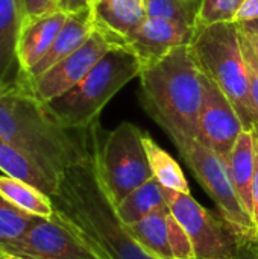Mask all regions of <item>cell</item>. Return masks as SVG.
<instances>
[{"instance_id":"cell-17","label":"cell","mask_w":258,"mask_h":259,"mask_svg":"<svg viewBox=\"0 0 258 259\" xmlns=\"http://www.w3.org/2000/svg\"><path fill=\"white\" fill-rule=\"evenodd\" d=\"M225 162L239 200L252 219V181L255 171L254 131H243L240 134L233 150L225 158Z\"/></svg>"},{"instance_id":"cell-1","label":"cell","mask_w":258,"mask_h":259,"mask_svg":"<svg viewBox=\"0 0 258 259\" xmlns=\"http://www.w3.org/2000/svg\"><path fill=\"white\" fill-rule=\"evenodd\" d=\"M49 197L53 215L99 259H152L120 220L116 203L97 175L93 152L64 173Z\"/></svg>"},{"instance_id":"cell-14","label":"cell","mask_w":258,"mask_h":259,"mask_svg":"<svg viewBox=\"0 0 258 259\" xmlns=\"http://www.w3.org/2000/svg\"><path fill=\"white\" fill-rule=\"evenodd\" d=\"M91 12L94 27L117 44H125L148 18L141 0H94Z\"/></svg>"},{"instance_id":"cell-8","label":"cell","mask_w":258,"mask_h":259,"mask_svg":"<svg viewBox=\"0 0 258 259\" xmlns=\"http://www.w3.org/2000/svg\"><path fill=\"white\" fill-rule=\"evenodd\" d=\"M164 196L172 214L189 234L198 259H236L239 237L228 222L211 214L190 193L164 188Z\"/></svg>"},{"instance_id":"cell-11","label":"cell","mask_w":258,"mask_h":259,"mask_svg":"<svg viewBox=\"0 0 258 259\" xmlns=\"http://www.w3.org/2000/svg\"><path fill=\"white\" fill-rule=\"evenodd\" d=\"M201 85L202 97L196 138L225 159L233 150L240 134L246 129L227 94L202 71Z\"/></svg>"},{"instance_id":"cell-34","label":"cell","mask_w":258,"mask_h":259,"mask_svg":"<svg viewBox=\"0 0 258 259\" xmlns=\"http://www.w3.org/2000/svg\"><path fill=\"white\" fill-rule=\"evenodd\" d=\"M240 24H243V26H246V27H249V29H252V30H257L258 32V20H254V21H248V23H240Z\"/></svg>"},{"instance_id":"cell-26","label":"cell","mask_w":258,"mask_h":259,"mask_svg":"<svg viewBox=\"0 0 258 259\" xmlns=\"http://www.w3.org/2000/svg\"><path fill=\"white\" fill-rule=\"evenodd\" d=\"M167 234L175 259H198L189 234L172 214V211H169L167 214Z\"/></svg>"},{"instance_id":"cell-33","label":"cell","mask_w":258,"mask_h":259,"mask_svg":"<svg viewBox=\"0 0 258 259\" xmlns=\"http://www.w3.org/2000/svg\"><path fill=\"white\" fill-rule=\"evenodd\" d=\"M248 68H249V80H251V99L258 117V71L249 65Z\"/></svg>"},{"instance_id":"cell-22","label":"cell","mask_w":258,"mask_h":259,"mask_svg":"<svg viewBox=\"0 0 258 259\" xmlns=\"http://www.w3.org/2000/svg\"><path fill=\"white\" fill-rule=\"evenodd\" d=\"M143 146L152 170V178H155L164 188L178 193H190V185L179 164L146 132H143Z\"/></svg>"},{"instance_id":"cell-10","label":"cell","mask_w":258,"mask_h":259,"mask_svg":"<svg viewBox=\"0 0 258 259\" xmlns=\"http://www.w3.org/2000/svg\"><path fill=\"white\" fill-rule=\"evenodd\" d=\"M0 253L21 259H99L55 215L36 217L20 238L2 244Z\"/></svg>"},{"instance_id":"cell-24","label":"cell","mask_w":258,"mask_h":259,"mask_svg":"<svg viewBox=\"0 0 258 259\" xmlns=\"http://www.w3.org/2000/svg\"><path fill=\"white\" fill-rule=\"evenodd\" d=\"M245 0H199L195 29L217 23H234V18Z\"/></svg>"},{"instance_id":"cell-18","label":"cell","mask_w":258,"mask_h":259,"mask_svg":"<svg viewBox=\"0 0 258 259\" xmlns=\"http://www.w3.org/2000/svg\"><path fill=\"white\" fill-rule=\"evenodd\" d=\"M169 211L160 209L134 225H125L131 238L152 259H175L167 234Z\"/></svg>"},{"instance_id":"cell-19","label":"cell","mask_w":258,"mask_h":259,"mask_svg":"<svg viewBox=\"0 0 258 259\" xmlns=\"http://www.w3.org/2000/svg\"><path fill=\"white\" fill-rule=\"evenodd\" d=\"M117 214L125 225H134L148 215L169 208L163 187L155 178L129 193L117 206Z\"/></svg>"},{"instance_id":"cell-31","label":"cell","mask_w":258,"mask_h":259,"mask_svg":"<svg viewBox=\"0 0 258 259\" xmlns=\"http://www.w3.org/2000/svg\"><path fill=\"white\" fill-rule=\"evenodd\" d=\"M236 259H258V241L254 240H240L239 252Z\"/></svg>"},{"instance_id":"cell-7","label":"cell","mask_w":258,"mask_h":259,"mask_svg":"<svg viewBox=\"0 0 258 259\" xmlns=\"http://www.w3.org/2000/svg\"><path fill=\"white\" fill-rule=\"evenodd\" d=\"M164 132L173 141L181 158L213 199L220 215L234 229L239 240H254L257 234L255 225L239 200L225 159L195 137L175 129H164Z\"/></svg>"},{"instance_id":"cell-30","label":"cell","mask_w":258,"mask_h":259,"mask_svg":"<svg viewBox=\"0 0 258 259\" xmlns=\"http://www.w3.org/2000/svg\"><path fill=\"white\" fill-rule=\"evenodd\" d=\"M254 20H258V0H245L234 18V23L240 24Z\"/></svg>"},{"instance_id":"cell-12","label":"cell","mask_w":258,"mask_h":259,"mask_svg":"<svg viewBox=\"0 0 258 259\" xmlns=\"http://www.w3.org/2000/svg\"><path fill=\"white\" fill-rule=\"evenodd\" d=\"M193 36L195 26L192 24L148 17L125 41V46L140 58L144 67L176 47L190 46Z\"/></svg>"},{"instance_id":"cell-23","label":"cell","mask_w":258,"mask_h":259,"mask_svg":"<svg viewBox=\"0 0 258 259\" xmlns=\"http://www.w3.org/2000/svg\"><path fill=\"white\" fill-rule=\"evenodd\" d=\"M148 17L181 21L195 26L196 0H141Z\"/></svg>"},{"instance_id":"cell-4","label":"cell","mask_w":258,"mask_h":259,"mask_svg":"<svg viewBox=\"0 0 258 259\" xmlns=\"http://www.w3.org/2000/svg\"><path fill=\"white\" fill-rule=\"evenodd\" d=\"M140 58L125 44L114 46L88 71V74L59 97L44 103L59 123L88 129L97 123L106 103L141 73Z\"/></svg>"},{"instance_id":"cell-37","label":"cell","mask_w":258,"mask_h":259,"mask_svg":"<svg viewBox=\"0 0 258 259\" xmlns=\"http://www.w3.org/2000/svg\"><path fill=\"white\" fill-rule=\"evenodd\" d=\"M93 2H94V0H91V3H93Z\"/></svg>"},{"instance_id":"cell-13","label":"cell","mask_w":258,"mask_h":259,"mask_svg":"<svg viewBox=\"0 0 258 259\" xmlns=\"http://www.w3.org/2000/svg\"><path fill=\"white\" fill-rule=\"evenodd\" d=\"M23 24L21 0H0V94L18 90L21 85L17 52Z\"/></svg>"},{"instance_id":"cell-16","label":"cell","mask_w":258,"mask_h":259,"mask_svg":"<svg viewBox=\"0 0 258 259\" xmlns=\"http://www.w3.org/2000/svg\"><path fill=\"white\" fill-rule=\"evenodd\" d=\"M67 17L68 12L58 9L53 14L44 15L41 18L23 24L17 52L23 76L49 52L59 30L62 29Z\"/></svg>"},{"instance_id":"cell-2","label":"cell","mask_w":258,"mask_h":259,"mask_svg":"<svg viewBox=\"0 0 258 259\" xmlns=\"http://www.w3.org/2000/svg\"><path fill=\"white\" fill-rule=\"evenodd\" d=\"M93 129L68 127L21 88L0 94V137L24 153L56 187L93 152Z\"/></svg>"},{"instance_id":"cell-27","label":"cell","mask_w":258,"mask_h":259,"mask_svg":"<svg viewBox=\"0 0 258 259\" xmlns=\"http://www.w3.org/2000/svg\"><path fill=\"white\" fill-rule=\"evenodd\" d=\"M24 23L53 14L61 9V0H21Z\"/></svg>"},{"instance_id":"cell-21","label":"cell","mask_w":258,"mask_h":259,"mask_svg":"<svg viewBox=\"0 0 258 259\" xmlns=\"http://www.w3.org/2000/svg\"><path fill=\"white\" fill-rule=\"evenodd\" d=\"M0 171L3 175L21 179L47 196L53 194L56 190V185L17 147H14L11 143L3 140L0 137Z\"/></svg>"},{"instance_id":"cell-36","label":"cell","mask_w":258,"mask_h":259,"mask_svg":"<svg viewBox=\"0 0 258 259\" xmlns=\"http://www.w3.org/2000/svg\"><path fill=\"white\" fill-rule=\"evenodd\" d=\"M255 240H257V241H258V232H257V235H255Z\"/></svg>"},{"instance_id":"cell-29","label":"cell","mask_w":258,"mask_h":259,"mask_svg":"<svg viewBox=\"0 0 258 259\" xmlns=\"http://www.w3.org/2000/svg\"><path fill=\"white\" fill-rule=\"evenodd\" d=\"M254 143H255V171L252 181V220L255 225V232H258V127L254 129Z\"/></svg>"},{"instance_id":"cell-35","label":"cell","mask_w":258,"mask_h":259,"mask_svg":"<svg viewBox=\"0 0 258 259\" xmlns=\"http://www.w3.org/2000/svg\"><path fill=\"white\" fill-rule=\"evenodd\" d=\"M0 259H21V258L12 256V255H6V253H0Z\"/></svg>"},{"instance_id":"cell-6","label":"cell","mask_w":258,"mask_h":259,"mask_svg":"<svg viewBox=\"0 0 258 259\" xmlns=\"http://www.w3.org/2000/svg\"><path fill=\"white\" fill-rule=\"evenodd\" d=\"M93 156L97 175L116 206L152 178L143 146V132L129 121H123L105 134L96 123Z\"/></svg>"},{"instance_id":"cell-28","label":"cell","mask_w":258,"mask_h":259,"mask_svg":"<svg viewBox=\"0 0 258 259\" xmlns=\"http://www.w3.org/2000/svg\"><path fill=\"white\" fill-rule=\"evenodd\" d=\"M239 26V35L242 42V50L246 59V64L258 71V32L243 24Z\"/></svg>"},{"instance_id":"cell-3","label":"cell","mask_w":258,"mask_h":259,"mask_svg":"<svg viewBox=\"0 0 258 259\" xmlns=\"http://www.w3.org/2000/svg\"><path fill=\"white\" fill-rule=\"evenodd\" d=\"M138 77L140 100L151 118L163 131L175 129L196 138L202 85L190 46L176 47L144 65Z\"/></svg>"},{"instance_id":"cell-5","label":"cell","mask_w":258,"mask_h":259,"mask_svg":"<svg viewBox=\"0 0 258 259\" xmlns=\"http://www.w3.org/2000/svg\"><path fill=\"white\" fill-rule=\"evenodd\" d=\"M190 50L199 67L231 100L246 131L258 127V117L251 99L249 68L242 50L239 26L217 23L195 29Z\"/></svg>"},{"instance_id":"cell-20","label":"cell","mask_w":258,"mask_h":259,"mask_svg":"<svg viewBox=\"0 0 258 259\" xmlns=\"http://www.w3.org/2000/svg\"><path fill=\"white\" fill-rule=\"evenodd\" d=\"M0 194L26 214L43 219H50L53 215V205L50 197L21 179L0 175Z\"/></svg>"},{"instance_id":"cell-32","label":"cell","mask_w":258,"mask_h":259,"mask_svg":"<svg viewBox=\"0 0 258 259\" xmlns=\"http://www.w3.org/2000/svg\"><path fill=\"white\" fill-rule=\"evenodd\" d=\"M91 6V0H61V9L65 12H76Z\"/></svg>"},{"instance_id":"cell-25","label":"cell","mask_w":258,"mask_h":259,"mask_svg":"<svg viewBox=\"0 0 258 259\" xmlns=\"http://www.w3.org/2000/svg\"><path fill=\"white\" fill-rule=\"evenodd\" d=\"M35 219V215L15 208L0 194V246L20 238Z\"/></svg>"},{"instance_id":"cell-9","label":"cell","mask_w":258,"mask_h":259,"mask_svg":"<svg viewBox=\"0 0 258 259\" xmlns=\"http://www.w3.org/2000/svg\"><path fill=\"white\" fill-rule=\"evenodd\" d=\"M114 46H117V42L94 27L88 39L79 49L38 77L23 80L20 88L38 102L47 103L79 83Z\"/></svg>"},{"instance_id":"cell-15","label":"cell","mask_w":258,"mask_h":259,"mask_svg":"<svg viewBox=\"0 0 258 259\" xmlns=\"http://www.w3.org/2000/svg\"><path fill=\"white\" fill-rule=\"evenodd\" d=\"M93 30H94V21H93L91 6L76 12H70L49 52L23 76L21 82L38 77L40 74L52 68L55 64L71 55L88 39Z\"/></svg>"}]
</instances>
